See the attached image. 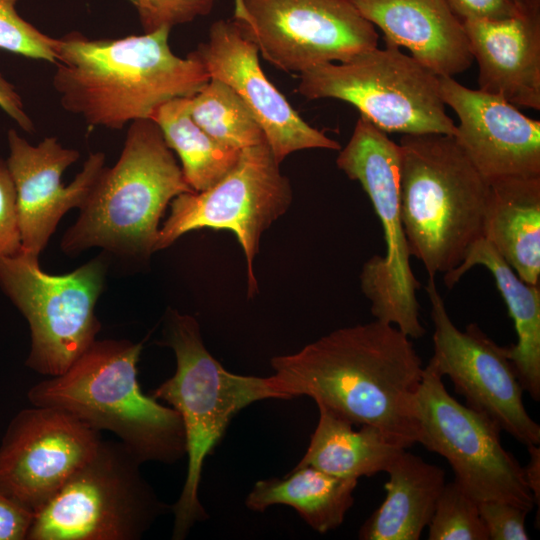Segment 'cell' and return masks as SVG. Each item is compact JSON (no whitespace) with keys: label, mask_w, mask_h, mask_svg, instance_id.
<instances>
[{"label":"cell","mask_w":540,"mask_h":540,"mask_svg":"<svg viewBox=\"0 0 540 540\" xmlns=\"http://www.w3.org/2000/svg\"><path fill=\"white\" fill-rule=\"evenodd\" d=\"M412 414L417 443L448 461L454 481L473 500L507 502L528 513L533 509L524 469L503 447L501 429L453 398L430 362L413 397Z\"/></svg>","instance_id":"obj_11"},{"label":"cell","mask_w":540,"mask_h":540,"mask_svg":"<svg viewBox=\"0 0 540 540\" xmlns=\"http://www.w3.org/2000/svg\"><path fill=\"white\" fill-rule=\"evenodd\" d=\"M104 277L100 257L62 275L45 272L38 256L21 251L0 258V288L30 328L28 368L61 375L97 340L101 324L95 306Z\"/></svg>","instance_id":"obj_10"},{"label":"cell","mask_w":540,"mask_h":540,"mask_svg":"<svg viewBox=\"0 0 540 540\" xmlns=\"http://www.w3.org/2000/svg\"><path fill=\"white\" fill-rule=\"evenodd\" d=\"M165 142L180 161L184 178L195 192L221 180L237 163L240 151L210 137L190 114V97L176 98L160 106L151 118Z\"/></svg>","instance_id":"obj_26"},{"label":"cell","mask_w":540,"mask_h":540,"mask_svg":"<svg viewBox=\"0 0 540 540\" xmlns=\"http://www.w3.org/2000/svg\"><path fill=\"white\" fill-rule=\"evenodd\" d=\"M429 540H488L478 503L455 482L445 483L428 525Z\"/></svg>","instance_id":"obj_28"},{"label":"cell","mask_w":540,"mask_h":540,"mask_svg":"<svg viewBox=\"0 0 540 540\" xmlns=\"http://www.w3.org/2000/svg\"><path fill=\"white\" fill-rule=\"evenodd\" d=\"M297 90L308 100L345 101L385 133L453 136L456 130L439 77L396 46L314 66L300 73Z\"/></svg>","instance_id":"obj_9"},{"label":"cell","mask_w":540,"mask_h":540,"mask_svg":"<svg viewBox=\"0 0 540 540\" xmlns=\"http://www.w3.org/2000/svg\"><path fill=\"white\" fill-rule=\"evenodd\" d=\"M480 90L540 110V13L463 21Z\"/></svg>","instance_id":"obj_19"},{"label":"cell","mask_w":540,"mask_h":540,"mask_svg":"<svg viewBox=\"0 0 540 540\" xmlns=\"http://www.w3.org/2000/svg\"><path fill=\"white\" fill-rule=\"evenodd\" d=\"M162 343L173 350L176 370L150 395L179 413L185 431L187 473L179 498L171 506L172 539L183 540L197 522L208 518L199 498L203 465L231 420L254 402L283 397L271 376H245L226 370L205 347L199 323L191 315L169 310Z\"/></svg>","instance_id":"obj_5"},{"label":"cell","mask_w":540,"mask_h":540,"mask_svg":"<svg viewBox=\"0 0 540 540\" xmlns=\"http://www.w3.org/2000/svg\"><path fill=\"white\" fill-rule=\"evenodd\" d=\"M190 114L210 137L227 147L242 150L266 141L244 101L219 79L211 78L190 97Z\"/></svg>","instance_id":"obj_27"},{"label":"cell","mask_w":540,"mask_h":540,"mask_svg":"<svg viewBox=\"0 0 540 540\" xmlns=\"http://www.w3.org/2000/svg\"><path fill=\"white\" fill-rule=\"evenodd\" d=\"M98 432L71 414L34 406L18 412L0 443V486L34 513L94 454Z\"/></svg>","instance_id":"obj_15"},{"label":"cell","mask_w":540,"mask_h":540,"mask_svg":"<svg viewBox=\"0 0 540 540\" xmlns=\"http://www.w3.org/2000/svg\"><path fill=\"white\" fill-rule=\"evenodd\" d=\"M357 484V479L333 476L309 465L294 467L283 478L257 481L245 505L255 512L273 505L290 506L312 529L326 533L343 523Z\"/></svg>","instance_id":"obj_24"},{"label":"cell","mask_w":540,"mask_h":540,"mask_svg":"<svg viewBox=\"0 0 540 540\" xmlns=\"http://www.w3.org/2000/svg\"><path fill=\"white\" fill-rule=\"evenodd\" d=\"M6 163L13 180L21 233V252L40 255L67 211L84 203L104 167L102 152L91 153L74 180L64 186V171L76 162L77 150L46 137L30 144L15 129L7 133Z\"/></svg>","instance_id":"obj_17"},{"label":"cell","mask_w":540,"mask_h":540,"mask_svg":"<svg viewBox=\"0 0 540 540\" xmlns=\"http://www.w3.org/2000/svg\"><path fill=\"white\" fill-rule=\"evenodd\" d=\"M400 210L411 256L429 277L459 266L483 238L489 184L453 136L403 135Z\"/></svg>","instance_id":"obj_6"},{"label":"cell","mask_w":540,"mask_h":540,"mask_svg":"<svg viewBox=\"0 0 540 540\" xmlns=\"http://www.w3.org/2000/svg\"><path fill=\"white\" fill-rule=\"evenodd\" d=\"M21 251L16 190L6 160L0 158V258Z\"/></svg>","instance_id":"obj_32"},{"label":"cell","mask_w":540,"mask_h":540,"mask_svg":"<svg viewBox=\"0 0 540 540\" xmlns=\"http://www.w3.org/2000/svg\"><path fill=\"white\" fill-rule=\"evenodd\" d=\"M319 419L306 453L295 467L312 466L327 474L349 479L386 472L404 450L379 429L353 424L317 405Z\"/></svg>","instance_id":"obj_25"},{"label":"cell","mask_w":540,"mask_h":540,"mask_svg":"<svg viewBox=\"0 0 540 540\" xmlns=\"http://www.w3.org/2000/svg\"><path fill=\"white\" fill-rule=\"evenodd\" d=\"M463 22L467 20H502L520 13L514 0H445Z\"/></svg>","instance_id":"obj_34"},{"label":"cell","mask_w":540,"mask_h":540,"mask_svg":"<svg viewBox=\"0 0 540 540\" xmlns=\"http://www.w3.org/2000/svg\"><path fill=\"white\" fill-rule=\"evenodd\" d=\"M482 265L494 277L517 334V342L505 347L517 378L534 401L540 400V286L524 282L484 239L477 240L462 263L444 274L452 287L472 267Z\"/></svg>","instance_id":"obj_22"},{"label":"cell","mask_w":540,"mask_h":540,"mask_svg":"<svg viewBox=\"0 0 540 540\" xmlns=\"http://www.w3.org/2000/svg\"><path fill=\"white\" fill-rule=\"evenodd\" d=\"M336 164L351 180L360 183L384 232L385 255H373L360 273V287L371 302V313L409 338H421L426 330L420 321L416 296L420 283L410 265L401 219L399 144L360 115Z\"/></svg>","instance_id":"obj_8"},{"label":"cell","mask_w":540,"mask_h":540,"mask_svg":"<svg viewBox=\"0 0 540 540\" xmlns=\"http://www.w3.org/2000/svg\"><path fill=\"white\" fill-rule=\"evenodd\" d=\"M386 498L359 530L362 540H418L445 485V471L404 449L386 470Z\"/></svg>","instance_id":"obj_23"},{"label":"cell","mask_w":540,"mask_h":540,"mask_svg":"<svg viewBox=\"0 0 540 540\" xmlns=\"http://www.w3.org/2000/svg\"><path fill=\"white\" fill-rule=\"evenodd\" d=\"M522 13H540V0H514Z\"/></svg>","instance_id":"obj_37"},{"label":"cell","mask_w":540,"mask_h":540,"mask_svg":"<svg viewBox=\"0 0 540 540\" xmlns=\"http://www.w3.org/2000/svg\"><path fill=\"white\" fill-rule=\"evenodd\" d=\"M528 452L530 455L526 467H523L526 483L533 496L535 504H540V449L538 445H530Z\"/></svg>","instance_id":"obj_36"},{"label":"cell","mask_w":540,"mask_h":540,"mask_svg":"<svg viewBox=\"0 0 540 540\" xmlns=\"http://www.w3.org/2000/svg\"><path fill=\"white\" fill-rule=\"evenodd\" d=\"M0 108L25 132L33 133L34 124L25 111L21 96L14 85L0 74Z\"/></svg>","instance_id":"obj_35"},{"label":"cell","mask_w":540,"mask_h":540,"mask_svg":"<svg viewBox=\"0 0 540 540\" xmlns=\"http://www.w3.org/2000/svg\"><path fill=\"white\" fill-rule=\"evenodd\" d=\"M193 192L152 119L129 124L118 161L103 167L63 235L67 255L101 247L123 256L156 252L160 220L179 194ZM195 192V191H194Z\"/></svg>","instance_id":"obj_4"},{"label":"cell","mask_w":540,"mask_h":540,"mask_svg":"<svg viewBox=\"0 0 540 540\" xmlns=\"http://www.w3.org/2000/svg\"><path fill=\"white\" fill-rule=\"evenodd\" d=\"M18 1L0 0V49L55 63L57 38L42 33L23 19L16 10Z\"/></svg>","instance_id":"obj_29"},{"label":"cell","mask_w":540,"mask_h":540,"mask_svg":"<svg viewBox=\"0 0 540 540\" xmlns=\"http://www.w3.org/2000/svg\"><path fill=\"white\" fill-rule=\"evenodd\" d=\"M170 30L102 40L73 31L57 38L52 84L63 109L90 128L120 130L151 119L173 99L194 96L210 76L193 51L185 58L172 52Z\"/></svg>","instance_id":"obj_2"},{"label":"cell","mask_w":540,"mask_h":540,"mask_svg":"<svg viewBox=\"0 0 540 540\" xmlns=\"http://www.w3.org/2000/svg\"><path fill=\"white\" fill-rule=\"evenodd\" d=\"M118 441L94 454L34 513L27 540H139L171 506Z\"/></svg>","instance_id":"obj_7"},{"label":"cell","mask_w":540,"mask_h":540,"mask_svg":"<svg viewBox=\"0 0 540 540\" xmlns=\"http://www.w3.org/2000/svg\"><path fill=\"white\" fill-rule=\"evenodd\" d=\"M234 5H235V9H234V18H233V20H235L236 22H238L241 25H247L248 24V17H247V14L245 12L242 0H234Z\"/></svg>","instance_id":"obj_38"},{"label":"cell","mask_w":540,"mask_h":540,"mask_svg":"<svg viewBox=\"0 0 540 540\" xmlns=\"http://www.w3.org/2000/svg\"><path fill=\"white\" fill-rule=\"evenodd\" d=\"M248 24L238 26L266 61L302 73L345 62L378 46V33L350 0H242ZM235 21V20H234Z\"/></svg>","instance_id":"obj_13"},{"label":"cell","mask_w":540,"mask_h":540,"mask_svg":"<svg viewBox=\"0 0 540 540\" xmlns=\"http://www.w3.org/2000/svg\"><path fill=\"white\" fill-rule=\"evenodd\" d=\"M216 0H134L144 33L193 21L208 15Z\"/></svg>","instance_id":"obj_30"},{"label":"cell","mask_w":540,"mask_h":540,"mask_svg":"<svg viewBox=\"0 0 540 540\" xmlns=\"http://www.w3.org/2000/svg\"><path fill=\"white\" fill-rule=\"evenodd\" d=\"M270 363L284 400L309 396L353 425L376 427L404 449L417 443L412 401L424 367L395 326L374 320L339 328Z\"/></svg>","instance_id":"obj_1"},{"label":"cell","mask_w":540,"mask_h":540,"mask_svg":"<svg viewBox=\"0 0 540 540\" xmlns=\"http://www.w3.org/2000/svg\"><path fill=\"white\" fill-rule=\"evenodd\" d=\"M426 292L434 324V353L429 362L437 373L450 378L467 407L490 418L518 442L539 445L540 426L526 411L524 390L505 347L474 323L465 331L459 330L446 310L434 277H429Z\"/></svg>","instance_id":"obj_14"},{"label":"cell","mask_w":540,"mask_h":540,"mask_svg":"<svg viewBox=\"0 0 540 540\" xmlns=\"http://www.w3.org/2000/svg\"><path fill=\"white\" fill-rule=\"evenodd\" d=\"M193 53L210 79L225 82L244 101L278 163L301 150L341 149L336 140L304 121L268 80L260 66L258 47L244 36L236 21L214 22L208 40Z\"/></svg>","instance_id":"obj_16"},{"label":"cell","mask_w":540,"mask_h":540,"mask_svg":"<svg viewBox=\"0 0 540 540\" xmlns=\"http://www.w3.org/2000/svg\"><path fill=\"white\" fill-rule=\"evenodd\" d=\"M383 32L385 45L404 47L438 77H454L472 61L462 22L445 0H350Z\"/></svg>","instance_id":"obj_20"},{"label":"cell","mask_w":540,"mask_h":540,"mask_svg":"<svg viewBox=\"0 0 540 540\" xmlns=\"http://www.w3.org/2000/svg\"><path fill=\"white\" fill-rule=\"evenodd\" d=\"M479 513L491 540H527L525 528L528 512L502 501L478 503Z\"/></svg>","instance_id":"obj_31"},{"label":"cell","mask_w":540,"mask_h":540,"mask_svg":"<svg viewBox=\"0 0 540 540\" xmlns=\"http://www.w3.org/2000/svg\"><path fill=\"white\" fill-rule=\"evenodd\" d=\"M439 91L459 119L454 139L488 184L540 177L539 120L502 97L465 87L454 77H439Z\"/></svg>","instance_id":"obj_18"},{"label":"cell","mask_w":540,"mask_h":540,"mask_svg":"<svg viewBox=\"0 0 540 540\" xmlns=\"http://www.w3.org/2000/svg\"><path fill=\"white\" fill-rule=\"evenodd\" d=\"M142 349L141 342L96 340L64 373L34 384L28 400L115 434L142 464H174L186 455L182 419L141 390Z\"/></svg>","instance_id":"obj_3"},{"label":"cell","mask_w":540,"mask_h":540,"mask_svg":"<svg viewBox=\"0 0 540 540\" xmlns=\"http://www.w3.org/2000/svg\"><path fill=\"white\" fill-rule=\"evenodd\" d=\"M483 238L526 283L540 282V177L489 184Z\"/></svg>","instance_id":"obj_21"},{"label":"cell","mask_w":540,"mask_h":540,"mask_svg":"<svg viewBox=\"0 0 540 540\" xmlns=\"http://www.w3.org/2000/svg\"><path fill=\"white\" fill-rule=\"evenodd\" d=\"M130 2L134 3V0H129Z\"/></svg>","instance_id":"obj_39"},{"label":"cell","mask_w":540,"mask_h":540,"mask_svg":"<svg viewBox=\"0 0 540 540\" xmlns=\"http://www.w3.org/2000/svg\"><path fill=\"white\" fill-rule=\"evenodd\" d=\"M293 191L267 142L244 148L235 166L212 187L186 192L170 203L156 251L204 228L234 233L245 259L248 296L257 293L254 263L262 234L289 209Z\"/></svg>","instance_id":"obj_12"},{"label":"cell","mask_w":540,"mask_h":540,"mask_svg":"<svg viewBox=\"0 0 540 540\" xmlns=\"http://www.w3.org/2000/svg\"><path fill=\"white\" fill-rule=\"evenodd\" d=\"M34 512L0 486V540H27Z\"/></svg>","instance_id":"obj_33"}]
</instances>
